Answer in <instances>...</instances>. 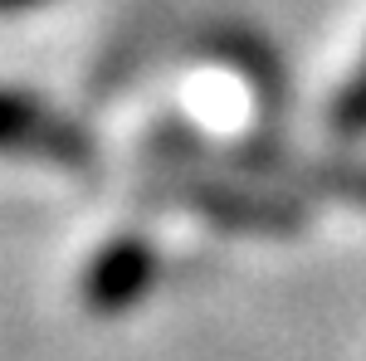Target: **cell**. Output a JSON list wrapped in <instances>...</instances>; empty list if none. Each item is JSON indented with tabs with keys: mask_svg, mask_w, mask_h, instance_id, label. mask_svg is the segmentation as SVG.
<instances>
[{
	"mask_svg": "<svg viewBox=\"0 0 366 361\" xmlns=\"http://www.w3.org/2000/svg\"><path fill=\"white\" fill-rule=\"evenodd\" d=\"M25 5H34V0H0V10H25Z\"/></svg>",
	"mask_w": 366,
	"mask_h": 361,
	"instance_id": "cell-6",
	"label": "cell"
},
{
	"mask_svg": "<svg viewBox=\"0 0 366 361\" xmlns=\"http://www.w3.org/2000/svg\"><path fill=\"white\" fill-rule=\"evenodd\" d=\"M157 152L171 167H220L229 162L234 176H264V186L274 191H303L308 195H342L352 205H366V167H332V162H298V157H283L269 147H215V142H200L191 132H167L157 137Z\"/></svg>",
	"mask_w": 366,
	"mask_h": 361,
	"instance_id": "cell-2",
	"label": "cell"
},
{
	"mask_svg": "<svg viewBox=\"0 0 366 361\" xmlns=\"http://www.w3.org/2000/svg\"><path fill=\"white\" fill-rule=\"evenodd\" d=\"M0 152H20L39 157L49 167H84L88 162V137L49 112L34 93L20 88H0Z\"/></svg>",
	"mask_w": 366,
	"mask_h": 361,
	"instance_id": "cell-4",
	"label": "cell"
},
{
	"mask_svg": "<svg viewBox=\"0 0 366 361\" xmlns=\"http://www.w3.org/2000/svg\"><path fill=\"white\" fill-rule=\"evenodd\" d=\"M157 283V244L147 234H113L108 244L88 259L84 278H79V303L93 317H122L152 293Z\"/></svg>",
	"mask_w": 366,
	"mask_h": 361,
	"instance_id": "cell-3",
	"label": "cell"
},
{
	"mask_svg": "<svg viewBox=\"0 0 366 361\" xmlns=\"http://www.w3.org/2000/svg\"><path fill=\"white\" fill-rule=\"evenodd\" d=\"M157 200L171 210H191L200 220L234 229V234H298L303 229V205H293L274 186H244L234 171H205V167H181V176H171L157 186Z\"/></svg>",
	"mask_w": 366,
	"mask_h": 361,
	"instance_id": "cell-1",
	"label": "cell"
},
{
	"mask_svg": "<svg viewBox=\"0 0 366 361\" xmlns=\"http://www.w3.org/2000/svg\"><path fill=\"white\" fill-rule=\"evenodd\" d=\"M327 132L337 142H362L366 137V54L357 59V69L347 74V84L327 103Z\"/></svg>",
	"mask_w": 366,
	"mask_h": 361,
	"instance_id": "cell-5",
	"label": "cell"
}]
</instances>
